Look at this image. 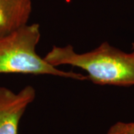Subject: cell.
Returning a JSON list of instances; mask_svg holds the SVG:
<instances>
[{
    "mask_svg": "<svg viewBox=\"0 0 134 134\" xmlns=\"http://www.w3.org/2000/svg\"><path fill=\"white\" fill-rule=\"evenodd\" d=\"M44 59L55 67L70 65L80 68L96 84L134 85V50L124 52L105 42L91 52L79 54L71 45H67L54 46Z\"/></svg>",
    "mask_w": 134,
    "mask_h": 134,
    "instance_id": "obj_1",
    "label": "cell"
},
{
    "mask_svg": "<svg viewBox=\"0 0 134 134\" xmlns=\"http://www.w3.org/2000/svg\"><path fill=\"white\" fill-rule=\"evenodd\" d=\"M40 38V25L26 24L0 39V74L50 75L79 81L88 79L79 73L58 69L40 57L36 53Z\"/></svg>",
    "mask_w": 134,
    "mask_h": 134,
    "instance_id": "obj_2",
    "label": "cell"
},
{
    "mask_svg": "<svg viewBox=\"0 0 134 134\" xmlns=\"http://www.w3.org/2000/svg\"><path fill=\"white\" fill-rule=\"evenodd\" d=\"M35 95L31 86H26L17 93L0 86V134H18L19 121Z\"/></svg>",
    "mask_w": 134,
    "mask_h": 134,
    "instance_id": "obj_3",
    "label": "cell"
},
{
    "mask_svg": "<svg viewBox=\"0 0 134 134\" xmlns=\"http://www.w3.org/2000/svg\"><path fill=\"white\" fill-rule=\"evenodd\" d=\"M32 0H0V39L27 24Z\"/></svg>",
    "mask_w": 134,
    "mask_h": 134,
    "instance_id": "obj_4",
    "label": "cell"
},
{
    "mask_svg": "<svg viewBox=\"0 0 134 134\" xmlns=\"http://www.w3.org/2000/svg\"><path fill=\"white\" fill-rule=\"evenodd\" d=\"M106 134H134V121L116 122Z\"/></svg>",
    "mask_w": 134,
    "mask_h": 134,
    "instance_id": "obj_5",
    "label": "cell"
},
{
    "mask_svg": "<svg viewBox=\"0 0 134 134\" xmlns=\"http://www.w3.org/2000/svg\"><path fill=\"white\" fill-rule=\"evenodd\" d=\"M133 50H134V43H133Z\"/></svg>",
    "mask_w": 134,
    "mask_h": 134,
    "instance_id": "obj_6",
    "label": "cell"
}]
</instances>
